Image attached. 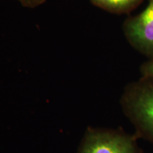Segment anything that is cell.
Returning a JSON list of instances; mask_svg holds the SVG:
<instances>
[{
    "label": "cell",
    "mask_w": 153,
    "mask_h": 153,
    "mask_svg": "<svg viewBox=\"0 0 153 153\" xmlns=\"http://www.w3.org/2000/svg\"><path fill=\"white\" fill-rule=\"evenodd\" d=\"M124 113L135 128V135L153 145V81L131 85L122 99Z\"/></svg>",
    "instance_id": "cell-1"
},
{
    "label": "cell",
    "mask_w": 153,
    "mask_h": 153,
    "mask_svg": "<svg viewBox=\"0 0 153 153\" xmlns=\"http://www.w3.org/2000/svg\"><path fill=\"white\" fill-rule=\"evenodd\" d=\"M137 137L123 131L90 130L87 132L79 153H142Z\"/></svg>",
    "instance_id": "cell-2"
},
{
    "label": "cell",
    "mask_w": 153,
    "mask_h": 153,
    "mask_svg": "<svg viewBox=\"0 0 153 153\" xmlns=\"http://www.w3.org/2000/svg\"><path fill=\"white\" fill-rule=\"evenodd\" d=\"M125 33L129 41L145 54L153 55V0L137 16L125 24Z\"/></svg>",
    "instance_id": "cell-3"
},
{
    "label": "cell",
    "mask_w": 153,
    "mask_h": 153,
    "mask_svg": "<svg viewBox=\"0 0 153 153\" xmlns=\"http://www.w3.org/2000/svg\"><path fill=\"white\" fill-rule=\"evenodd\" d=\"M97 7L115 13H122L130 10L139 0H90Z\"/></svg>",
    "instance_id": "cell-4"
},
{
    "label": "cell",
    "mask_w": 153,
    "mask_h": 153,
    "mask_svg": "<svg viewBox=\"0 0 153 153\" xmlns=\"http://www.w3.org/2000/svg\"><path fill=\"white\" fill-rule=\"evenodd\" d=\"M144 79L153 81V60L145 63L141 69Z\"/></svg>",
    "instance_id": "cell-5"
},
{
    "label": "cell",
    "mask_w": 153,
    "mask_h": 153,
    "mask_svg": "<svg viewBox=\"0 0 153 153\" xmlns=\"http://www.w3.org/2000/svg\"><path fill=\"white\" fill-rule=\"evenodd\" d=\"M23 7L26 8H36L45 2L46 0H17Z\"/></svg>",
    "instance_id": "cell-6"
}]
</instances>
